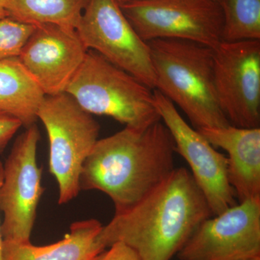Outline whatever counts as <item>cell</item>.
Instances as JSON below:
<instances>
[{
    "label": "cell",
    "mask_w": 260,
    "mask_h": 260,
    "mask_svg": "<svg viewBox=\"0 0 260 260\" xmlns=\"http://www.w3.org/2000/svg\"><path fill=\"white\" fill-rule=\"evenodd\" d=\"M190 172L176 168L153 191L103 226V247L121 242L141 260H171L202 222L213 216Z\"/></svg>",
    "instance_id": "obj_1"
},
{
    "label": "cell",
    "mask_w": 260,
    "mask_h": 260,
    "mask_svg": "<svg viewBox=\"0 0 260 260\" xmlns=\"http://www.w3.org/2000/svg\"><path fill=\"white\" fill-rule=\"evenodd\" d=\"M175 153L172 135L161 119L144 129L125 126L98 140L82 168L80 191L105 193L115 213H121L172 174Z\"/></svg>",
    "instance_id": "obj_2"
},
{
    "label": "cell",
    "mask_w": 260,
    "mask_h": 260,
    "mask_svg": "<svg viewBox=\"0 0 260 260\" xmlns=\"http://www.w3.org/2000/svg\"><path fill=\"white\" fill-rule=\"evenodd\" d=\"M147 43L155 90L180 108L194 129L232 125L217 98L213 49L184 39H158Z\"/></svg>",
    "instance_id": "obj_3"
},
{
    "label": "cell",
    "mask_w": 260,
    "mask_h": 260,
    "mask_svg": "<svg viewBox=\"0 0 260 260\" xmlns=\"http://www.w3.org/2000/svg\"><path fill=\"white\" fill-rule=\"evenodd\" d=\"M65 93L89 114L110 116L133 129L160 120L153 89L90 49Z\"/></svg>",
    "instance_id": "obj_4"
},
{
    "label": "cell",
    "mask_w": 260,
    "mask_h": 260,
    "mask_svg": "<svg viewBox=\"0 0 260 260\" xmlns=\"http://www.w3.org/2000/svg\"><path fill=\"white\" fill-rule=\"evenodd\" d=\"M38 119L47 130L49 142V172L59 188V205L79 194L84 162L99 140L100 125L67 93L46 95Z\"/></svg>",
    "instance_id": "obj_5"
},
{
    "label": "cell",
    "mask_w": 260,
    "mask_h": 260,
    "mask_svg": "<svg viewBox=\"0 0 260 260\" xmlns=\"http://www.w3.org/2000/svg\"><path fill=\"white\" fill-rule=\"evenodd\" d=\"M120 5L145 42L184 39L212 49L222 42L223 14L214 0H135Z\"/></svg>",
    "instance_id": "obj_6"
},
{
    "label": "cell",
    "mask_w": 260,
    "mask_h": 260,
    "mask_svg": "<svg viewBox=\"0 0 260 260\" xmlns=\"http://www.w3.org/2000/svg\"><path fill=\"white\" fill-rule=\"evenodd\" d=\"M39 140L37 124L25 128L3 164L0 210L4 218L0 229L4 241L30 242L38 205L44 191L42 169L37 164Z\"/></svg>",
    "instance_id": "obj_7"
},
{
    "label": "cell",
    "mask_w": 260,
    "mask_h": 260,
    "mask_svg": "<svg viewBox=\"0 0 260 260\" xmlns=\"http://www.w3.org/2000/svg\"><path fill=\"white\" fill-rule=\"evenodd\" d=\"M76 30L87 49L155 89L148 43L135 31L118 0H88Z\"/></svg>",
    "instance_id": "obj_8"
},
{
    "label": "cell",
    "mask_w": 260,
    "mask_h": 260,
    "mask_svg": "<svg viewBox=\"0 0 260 260\" xmlns=\"http://www.w3.org/2000/svg\"><path fill=\"white\" fill-rule=\"evenodd\" d=\"M220 109L233 126H260V40L222 42L213 49Z\"/></svg>",
    "instance_id": "obj_9"
},
{
    "label": "cell",
    "mask_w": 260,
    "mask_h": 260,
    "mask_svg": "<svg viewBox=\"0 0 260 260\" xmlns=\"http://www.w3.org/2000/svg\"><path fill=\"white\" fill-rule=\"evenodd\" d=\"M180 260L260 258V197L207 218L178 252Z\"/></svg>",
    "instance_id": "obj_10"
},
{
    "label": "cell",
    "mask_w": 260,
    "mask_h": 260,
    "mask_svg": "<svg viewBox=\"0 0 260 260\" xmlns=\"http://www.w3.org/2000/svg\"><path fill=\"white\" fill-rule=\"evenodd\" d=\"M153 93L155 107L172 135L176 153L185 159L213 215L237 205L235 191L228 177L226 155L217 151L198 129L189 126L168 98L155 89Z\"/></svg>",
    "instance_id": "obj_11"
},
{
    "label": "cell",
    "mask_w": 260,
    "mask_h": 260,
    "mask_svg": "<svg viewBox=\"0 0 260 260\" xmlns=\"http://www.w3.org/2000/svg\"><path fill=\"white\" fill-rule=\"evenodd\" d=\"M88 51L76 29L41 24L18 58L45 95H55L64 93Z\"/></svg>",
    "instance_id": "obj_12"
},
{
    "label": "cell",
    "mask_w": 260,
    "mask_h": 260,
    "mask_svg": "<svg viewBox=\"0 0 260 260\" xmlns=\"http://www.w3.org/2000/svg\"><path fill=\"white\" fill-rule=\"evenodd\" d=\"M198 130L213 147L227 152L228 177L239 203L260 197V127Z\"/></svg>",
    "instance_id": "obj_13"
},
{
    "label": "cell",
    "mask_w": 260,
    "mask_h": 260,
    "mask_svg": "<svg viewBox=\"0 0 260 260\" xmlns=\"http://www.w3.org/2000/svg\"><path fill=\"white\" fill-rule=\"evenodd\" d=\"M103 228L95 219L75 222L61 240L45 246L3 242V260H94L105 248L98 240Z\"/></svg>",
    "instance_id": "obj_14"
},
{
    "label": "cell",
    "mask_w": 260,
    "mask_h": 260,
    "mask_svg": "<svg viewBox=\"0 0 260 260\" xmlns=\"http://www.w3.org/2000/svg\"><path fill=\"white\" fill-rule=\"evenodd\" d=\"M45 96L18 57L0 61V112L28 128L39 120L38 111Z\"/></svg>",
    "instance_id": "obj_15"
},
{
    "label": "cell",
    "mask_w": 260,
    "mask_h": 260,
    "mask_svg": "<svg viewBox=\"0 0 260 260\" xmlns=\"http://www.w3.org/2000/svg\"><path fill=\"white\" fill-rule=\"evenodd\" d=\"M88 0H11L9 18L32 25L76 29Z\"/></svg>",
    "instance_id": "obj_16"
},
{
    "label": "cell",
    "mask_w": 260,
    "mask_h": 260,
    "mask_svg": "<svg viewBox=\"0 0 260 260\" xmlns=\"http://www.w3.org/2000/svg\"><path fill=\"white\" fill-rule=\"evenodd\" d=\"M223 14L222 42L260 40V0H218Z\"/></svg>",
    "instance_id": "obj_17"
},
{
    "label": "cell",
    "mask_w": 260,
    "mask_h": 260,
    "mask_svg": "<svg viewBox=\"0 0 260 260\" xmlns=\"http://www.w3.org/2000/svg\"><path fill=\"white\" fill-rule=\"evenodd\" d=\"M34 29L35 25L13 18L0 20V61L18 57Z\"/></svg>",
    "instance_id": "obj_18"
},
{
    "label": "cell",
    "mask_w": 260,
    "mask_h": 260,
    "mask_svg": "<svg viewBox=\"0 0 260 260\" xmlns=\"http://www.w3.org/2000/svg\"><path fill=\"white\" fill-rule=\"evenodd\" d=\"M22 123L14 116L0 112V153H3L13 137L22 126Z\"/></svg>",
    "instance_id": "obj_19"
},
{
    "label": "cell",
    "mask_w": 260,
    "mask_h": 260,
    "mask_svg": "<svg viewBox=\"0 0 260 260\" xmlns=\"http://www.w3.org/2000/svg\"><path fill=\"white\" fill-rule=\"evenodd\" d=\"M109 248L94 260H141L138 253L124 243L115 242Z\"/></svg>",
    "instance_id": "obj_20"
},
{
    "label": "cell",
    "mask_w": 260,
    "mask_h": 260,
    "mask_svg": "<svg viewBox=\"0 0 260 260\" xmlns=\"http://www.w3.org/2000/svg\"><path fill=\"white\" fill-rule=\"evenodd\" d=\"M11 0H0V20L9 18V8Z\"/></svg>",
    "instance_id": "obj_21"
},
{
    "label": "cell",
    "mask_w": 260,
    "mask_h": 260,
    "mask_svg": "<svg viewBox=\"0 0 260 260\" xmlns=\"http://www.w3.org/2000/svg\"><path fill=\"white\" fill-rule=\"evenodd\" d=\"M3 181V164L0 160V186ZM1 226V223H0ZM3 239L1 235V229H0V260H3Z\"/></svg>",
    "instance_id": "obj_22"
},
{
    "label": "cell",
    "mask_w": 260,
    "mask_h": 260,
    "mask_svg": "<svg viewBox=\"0 0 260 260\" xmlns=\"http://www.w3.org/2000/svg\"><path fill=\"white\" fill-rule=\"evenodd\" d=\"M120 3H128V2L135 1V0H118Z\"/></svg>",
    "instance_id": "obj_23"
},
{
    "label": "cell",
    "mask_w": 260,
    "mask_h": 260,
    "mask_svg": "<svg viewBox=\"0 0 260 260\" xmlns=\"http://www.w3.org/2000/svg\"><path fill=\"white\" fill-rule=\"evenodd\" d=\"M249 260H260V258H256V259H249Z\"/></svg>",
    "instance_id": "obj_24"
},
{
    "label": "cell",
    "mask_w": 260,
    "mask_h": 260,
    "mask_svg": "<svg viewBox=\"0 0 260 260\" xmlns=\"http://www.w3.org/2000/svg\"><path fill=\"white\" fill-rule=\"evenodd\" d=\"M214 1L218 2V0H214Z\"/></svg>",
    "instance_id": "obj_25"
}]
</instances>
